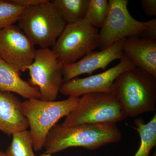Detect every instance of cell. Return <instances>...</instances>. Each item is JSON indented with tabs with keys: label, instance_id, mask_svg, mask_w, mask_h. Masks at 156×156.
Segmentation results:
<instances>
[{
	"label": "cell",
	"instance_id": "cell-1",
	"mask_svg": "<svg viewBox=\"0 0 156 156\" xmlns=\"http://www.w3.org/2000/svg\"><path fill=\"white\" fill-rule=\"evenodd\" d=\"M122 138L116 123L82 124L70 127L56 124L49 132L44 148L45 153L50 154L77 147L94 151L107 144L119 142Z\"/></svg>",
	"mask_w": 156,
	"mask_h": 156
},
{
	"label": "cell",
	"instance_id": "cell-2",
	"mask_svg": "<svg viewBox=\"0 0 156 156\" xmlns=\"http://www.w3.org/2000/svg\"><path fill=\"white\" fill-rule=\"evenodd\" d=\"M113 94L126 117H135L156 110V77L139 68L126 70L115 80Z\"/></svg>",
	"mask_w": 156,
	"mask_h": 156
},
{
	"label": "cell",
	"instance_id": "cell-3",
	"mask_svg": "<svg viewBox=\"0 0 156 156\" xmlns=\"http://www.w3.org/2000/svg\"><path fill=\"white\" fill-rule=\"evenodd\" d=\"M79 99L68 97L57 101L31 99L22 102L21 110L28 121L34 151H38L44 148L50 130L74 108Z\"/></svg>",
	"mask_w": 156,
	"mask_h": 156
},
{
	"label": "cell",
	"instance_id": "cell-4",
	"mask_svg": "<svg viewBox=\"0 0 156 156\" xmlns=\"http://www.w3.org/2000/svg\"><path fill=\"white\" fill-rule=\"evenodd\" d=\"M17 22L18 27L34 44L41 49L52 47L67 25L49 0L24 9Z\"/></svg>",
	"mask_w": 156,
	"mask_h": 156
},
{
	"label": "cell",
	"instance_id": "cell-5",
	"mask_svg": "<svg viewBox=\"0 0 156 156\" xmlns=\"http://www.w3.org/2000/svg\"><path fill=\"white\" fill-rule=\"evenodd\" d=\"M126 118L118 98L112 93L94 92L79 98L74 108L61 124L64 127L82 124L114 123Z\"/></svg>",
	"mask_w": 156,
	"mask_h": 156
},
{
	"label": "cell",
	"instance_id": "cell-6",
	"mask_svg": "<svg viewBox=\"0 0 156 156\" xmlns=\"http://www.w3.org/2000/svg\"><path fill=\"white\" fill-rule=\"evenodd\" d=\"M99 30L85 19L68 24L52 50L63 65L74 63L98 47Z\"/></svg>",
	"mask_w": 156,
	"mask_h": 156
},
{
	"label": "cell",
	"instance_id": "cell-7",
	"mask_svg": "<svg viewBox=\"0 0 156 156\" xmlns=\"http://www.w3.org/2000/svg\"><path fill=\"white\" fill-rule=\"evenodd\" d=\"M128 0H109L107 14L99 31L98 47L105 50L120 40L140 37L147 22L134 19L128 11Z\"/></svg>",
	"mask_w": 156,
	"mask_h": 156
},
{
	"label": "cell",
	"instance_id": "cell-8",
	"mask_svg": "<svg viewBox=\"0 0 156 156\" xmlns=\"http://www.w3.org/2000/svg\"><path fill=\"white\" fill-rule=\"evenodd\" d=\"M63 65L50 48L36 50L33 62L27 68L30 84L39 88L40 99L54 101L63 83Z\"/></svg>",
	"mask_w": 156,
	"mask_h": 156
},
{
	"label": "cell",
	"instance_id": "cell-9",
	"mask_svg": "<svg viewBox=\"0 0 156 156\" xmlns=\"http://www.w3.org/2000/svg\"><path fill=\"white\" fill-rule=\"evenodd\" d=\"M34 47L18 26L0 30V58L19 72L26 70L33 62Z\"/></svg>",
	"mask_w": 156,
	"mask_h": 156
},
{
	"label": "cell",
	"instance_id": "cell-10",
	"mask_svg": "<svg viewBox=\"0 0 156 156\" xmlns=\"http://www.w3.org/2000/svg\"><path fill=\"white\" fill-rule=\"evenodd\" d=\"M135 67L124 55L119 64L103 72L83 78H75L62 84L59 92L68 97L80 96L94 92L112 93L114 83L126 70Z\"/></svg>",
	"mask_w": 156,
	"mask_h": 156
},
{
	"label": "cell",
	"instance_id": "cell-11",
	"mask_svg": "<svg viewBox=\"0 0 156 156\" xmlns=\"http://www.w3.org/2000/svg\"><path fill=\"white\" fill-rule=\"evenodd\" d=\"M126 38L115 42L101 51H92L74 63L63 66V83L84 74L92 75L96 70L105 69L112 62L122 58L123 46Z\"/></svg>",
	"mask_w": 156,
	"mask_h": 156
},
{
	"label": "cell",
	"instance_id": "cell-12",
	"mask_svg": "<svg viewBox=\"0 0 156 156\" xmlns=\"http://www.w3.org/2000/svg\"><path fill=\"white\" fill-rule=\"evenodd\" d=\"M123 51L135 67L156 77V40L138 37L126 38Z\"/></svg>",
	"mask_w": 156,
	"mask_h": 156
},
{
	"label": "cell",
	"instance_id": "cell-13",
	"mask_svg": "<svg viewBox=\"0 0 156 156\" xmlns=\"http://www.w3.org/2000/svg\"><path fill=\"white\" fill-rule=\"evenodd\" d=\"M21 104L14 93L0 90V131L12 135L27 130L29 124L23 114Z\"/></svg>",
	"mask_w": 156,
	"mask_h": 156
},
{
	"label": "cell",
	"instance_id": "cell-14",
	"mask_svg": "<svg viewBox=\"0 0 156 156\" xmlns=\"http://www.w3.org/2000/svg\"><path fill=\"white\" fill-rule=\"evenodd\" d=\"M0 90L16 93L27 99L41 98L38 89L23 80L19 72L1 58Z\"/></svg>",
	"mask_w": 156,
	"mask_h": 156
},
{
	"label": "cell",
	"instance_id": "cell-15",
	"mask_svg": "<svg viewBox=\"0 0 156 156\" xmlns=\"http://www.w3.org/2000/svg\"><path fill=\"white\" fill-rule=\"evenodd\" d=\"M134 129L140 137V145L134 156H149L151 151L156 145V114L148 123L142 118L134 120Z\"/></svg>",
	"mask_w": 156,
	"mask_h": 156
},
{
	"label": "cell",
	"instance_id": "cell-16",
	"mask_svg": "<svg viewBox=\"0 0 156 156\" xmlns=\"http://www.w3.org/2000/svg\"><path fill=\"white\" fill-rule=\"evenodd\" d=\"M66 24H70L84 19L88 0H52Z\"/></svg>",
	"mask_w": 156,
	"mask_h": 156
},
{
	"label": "cell",
	"instance_id": "cell-17",
	"mask_svg": "<svg viewBox=\"0 0 156 156\" xmlns=\"http://www.w3.org/2000/svg\"><path fill=\"white\" fill-rule=\"evenodd\" d=\"M12 141L6 150V156H36L34 152L30 131L26 130L12 135Z\"/></svg>",
	"mask_w": 156,
	"mask_h": 156
},
{
	"label": "cell",
	"instance_id": "cell-18",
	"mask_svg": "<svg viewBox=\"0 0 156 156\" xmlns=\"http://www.w3.org/2000/svg\"><path fill=\"white\" fill-rule=\"evenodd\" d=\"M108 8V0H88L84 19L95 28H101L106 18Z\"/></svg>",
	"mask_w": 156,
	"mask_h": 156
},
{
	"label": "cell",
	"instance_id": "cell-19",
	"mask_svg": "<svg viewBox=\"0 0 156 156\" xmlns=\"http://www.w3.org/2000/svg\"><path fill=\"white\" fill-rule=\"evenodd\" d=\"M24 9L13 5L9 0H0V30L17 22Z\"/></svg>",
	"mask_w": 156,
	"mask_h": 156
},
{
	"label": "cell",
	"instance_id": "cell-20",
	"mask_svg": "<svg viewBox=\"0 0 156 156\" xmlns=\"http://www.w3.org/2000/svg\"><path fill=\"white\" fill-rule=\"evenodd\" d=\"M147 22V27L140 34V37L156 40V19L151 20Z\"/></svg>",
	"mask_w": 156,
	"mask_h": 156
},
{
	"label": "cell",
	"instance_id": "cell-21",
	"mask_svg": "<svg viewBox=\"0 0 156 156\" xmlns=\"http://www.w3.org/2000/svg\"><path fill=\"white\" fill-rule=\"evenodd\" d=\"M141 7L147 16L149 17L156 16V0H142Z\"/></svg>",
	"mask_w": 156,
	"mask_h": 156
},
{
	"label": "cell",
	"instance_id": "cell-22",
	"mask_svg": "<svg viewBox=\"0 0 156 156\" xmlns=\"http://www.w3.org/2000/svg\"><path fill=\"white\" fill-rule=\"evenodd\" d=\"M13 5L24 9L31 8L46 2L48 0H9Z\"/></svg>",
	"mask_w": 156,
	"mask_h": 156
},
{
	"label": "cell",
	"instance_id": "cell-23",
	"mask_svg": "<svg viewBox=\"0 0 156 156\" xmlns=\"http://www.w3.org/2000/svg\"><path fill=\"white\" fill-rule=\"evenodd\" d=\"M40 156H52L51 155V154H42Z\"/></svg>",
	"mask_w": 156,
	"mask_h": 156
},
{
	"label": "cell",
	"instance_id": "cell-24",
	"mask_svg": "<svg viewBox=\"0 0 156 156\" xmlns=\"http://www.w3.org/2000/svg\"><path fill=\"white\" fill-rule=\"evenodd\" d=\"M0 156H6L5 154V152H3L2 151H0Z\"/></svg>",
	"mask_w": 156,
	"mask_h": 156
}]
</instances>
